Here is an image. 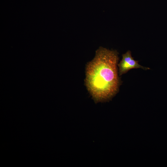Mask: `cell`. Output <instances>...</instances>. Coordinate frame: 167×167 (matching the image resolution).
<instances>
[{"label":"cell","mask_w":167,"mask_h":167,"mask_svg":"<svg viewBox=\"0 0 167 167\" xmlns=\"http://www.w3.org/2000/svg\"><path fill=\"white\" fill-rule=\"evenodd\" d=\"M118 60L116 51L100 47L93 59L87 64L85 84L96 102L107 101L118 92Z\"/></svg>","instance_id":"1"},{"label":"cell","mask_w":167,"mask_h":167,"mask_svg":"<svg viewBox=\"0 0 167 167\" xmlns=\"http://www.w3.org/2000/svg\"><path fill=\"white\" fill-rule=\"evenodd\" d=\"M118 65L119 68L120 76L132 69L141 68L144 70L150 69L140 65L138 63V61L134 60L132 57L131 52L130 50L122 55V60Z\"/></svg>","instance_id":"2"}]
</instances>
